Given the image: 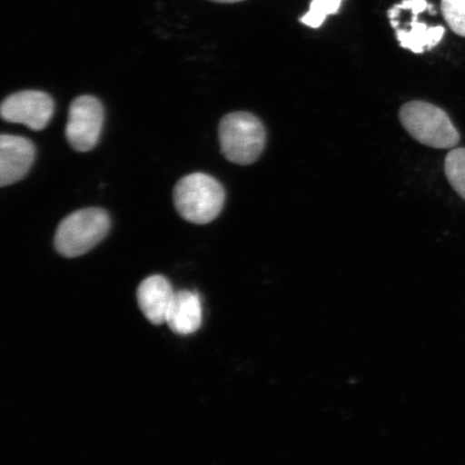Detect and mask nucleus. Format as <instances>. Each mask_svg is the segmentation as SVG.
<instances>
[{
	"mask_svg": "<svg viewBox=\"0 0 465 465\" xmlns=\"http://www.w3.org/2000/svg\"><path fill=\"white\" fill-rule=\"evenodd\" d=\"M173 202L183 219L195 224H207L223 212L225 191L217 179L195 173L180 179L173 190Z\"/></svg>",
	"mask_w": 465,
	"mask_h": 465,
	"instance_id": "obj_1",
	"label": "nucleus"
},
{
	"mask_svg": "<svg viewBox=\"0 0 465 465\" xmlns=\"http://www.w3.org/2000/svg\"><path fill=\"white\" fill-rule=\"evenodd\" d=\"M221 153L238 165H250L265 148V127L257 116L237 112L226 114L219 124Z\"/></svg>",
	"mask_w": 465,
	"mask_h": 465,
	"instance_id": "obj_2",
	"label": "nucleus"
},
{
	"mask_svg": "<svg viewBox=\"0 0 465 465\" xmlns=\"http://www.w3.org/2000/svg\"><path fill=\"white\" fill-rule=\"evenodd\" d=\"M401 124L418 143L435 149L456 147L460 135L443 109L421 101L403 104L399 113Z\"/></svg>",
	"mask_w": 465,
	"mask_h": 465,
	"instance_id": "obj_3",
	"label": "nucleus"
},
{
	"mask_svg": "<svg viewBox=\"0 0 465 465\" xmlns=\"http://www.w3.org/2000/svg\"><path fill=\"white\" fill-rule=\"evenodd\" d=\"M109 229L110 219L103 209H81L58 224L54 237L56 252L66 258L80 257L97 246Z\"/></svg>",
	"mask_w": 465,
	"mask_h": 465,
	"instance_id": "obj_4",
	"label": "nucleus"
},
{
	"mask_svg": "<svg viewBox=\"0 0 465 465\" xmlns=\"http://www.w3.org/2000/svg\"><path fill=\"white\" fill-rule=\"evenodd\" d=\"M103 124L102 103L91 95L79 96L69 107L67 142L78 153H87L100 141Z\"/></svg>",
	"mask_w": 465,
	"mask_h": 465,
	"instance_id": "obj_5",
	"label": "nucleus"
},
{
	"mask_svg": "<svg viewBox=\"0 0 465 465\" xmlns=\"http://www.w3.org/2000/svg\"><path fill=\"white\" fill-rule=\"evenodd\" d=\"M2 118L21 124L33 131L44 130L54 116V102L42 91H22L8 96L2 104Z\"/></svg>",
	"mask_w": 465,
	"mask_h": 465,
	"instance_id": "obj_6",
	"label": "nucleus"
},
{
	"mask_svg": "<svg viewBox=\"0 0 465 465\" xmlns=\"http://www.w3.org/2000/svg\"><path fill=\"white\" fill-rule=\"evenodd\" d=\"M36 154L29 139L14 135L0 137V185L7 187L20 182L33 165Z\"/></svg>",
	"mask_w": 465,
	"mask_h": 465,
	"instance_id": "obj_7",
	"label": "nucleus"
},
{
	"mask_svg": "<svg viewBox=\"0 0 465 465\" xmlns=\"http://www.w3.org/2000/svg\"><path fill=\"white\" fill-rule=\"evenodd\" d=\"M174 292L164 276L145 278L137 290L138 305L145 318L155 325L166 322L167 313L173 303Z\"/></svg>",
	"mask_w": 465,
	"mask_h": 465,
	"instance_id": "obj_8",
	"label": "nucleus"
},
{
	"mask_svg": "<svg viewBox=\"0 0 465 465\" xmlns=\"http://www.w3.org/2000/svg\"><path fill=\"white\" fill-rule=\"evenodd\" d=\"M203 320L202 303L195 292L183 290L174 293L168 311L166 323L173 333L190 335L201 328Z\"/></svg>",
	"mask_w": 465,
	"mask_h": 465,
	"instance_id": "obj_9",
	"label": "nucleus"
},
{
	"mask_svg": "<svg viewBox=\"0 0 465 465\" xmlns=\"http://www.w3.org/2000/svg\"><path fill=\"white\" fill-rule=\"evenodd\" d=\"M412 16H414L412 21L407 25L411 29H397V38L402 48L420 54L426 50L433 49L441 42L445 28L443 26L429 28L424 23L418 22L416 15Z\"/></svg>",
	"mask_w": 465,
	"mask_h": 465,
	"instance_id": "obj_10",
	"label": "nucleus"
},
{
	"mask_svg": "<svg viewBox=\"0 0 465 465\" xmlns=\"http://www.w3.org/2000/svg\"><path fill=\"white\" fill-rule=\"evenodd\" d=\"M445 173L453 190L465 201V148L453 149L447 154Z\"/></svg>",
	"mask_w": 465,
	"mask_h": 465,
	"instance_id": "obj_11",
	"label": "nucleus"
},
{
	"mask_svg": "<svg viewBox=\"0 0 465 465\" xmlns=\"http://www.w3.org/2000/svg\"><path fill=\"white\" fill-rule=\"evenodd\" d=\"M342 0H312L308 13L301 22L312 28H319L328 15L339 13Z\"/></svg>",
	"mask_w": 465,
	"mask_h": 465,
	"instance_id": "obj_12",
	"label": "nucleus"
},
{
	"mask_svg": "<svg viewBox=\"0 0 465 465\" xmlns=\"http://www.w3.org/2000/svg\"><path fill=\"white\" fill-rule=\"evenodd\" d=\"M440 9L452 32L465 37V0H441Z\"/></svg>",
	"mask_w": 465,
	"mask_h": 465,
	"instance_id": "obj_13",
	"label": "nucleus"
},
{
	"mask_svg": "<svg viewBox=\"0 0 465 465\" xmlns=\"http://www.w3.org/2000/svg\"><path fill=\"white\" fill-rule=\"evenodd\" d=\"M430 7H431V5H428L427 0H404L402 4L394 5V7L389 11L388 15L391 17V20H397L401 11L411 10L412 15L418 16V15L422 14L423 11H426Z\"/></svg>",
	"mask_w": 465,
	"mask_h": 465,
	"instance_id": "obj_14",
	"label": "nucleus"
},
{
	"mask_svg": "<svg viewBox=\"0 0 465 465\" xmlns=\"http://www.w3.org/2000/svg\"><path fill=\"white\" fill-rule=\"evenodd\" d=\"M212 2L220 4H234L243 2V0H212Z\"/></svg>",
	"mask_w": 465,
	"mask_h": 465,
	"instance_id": "obj_15",
	"label": "nucleus"
}]
</instances>
